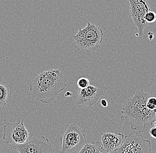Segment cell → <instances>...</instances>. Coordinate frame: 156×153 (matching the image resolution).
Returning a JSON list of instances; mask_svg holds the SVG:
<instances>
[{"label":"cell","instance_id":"1","mask_svg":"<svg viewBox=\"0 0 156 153\" xmlns=\"http://www.w3.org/2000/svg\"><path fill=\"white\" fill-rule=\"evenodd\" d=\"M151 96L143 90L136 92L134 96L124 104L120 117L123 123L130 126L132 130L146 133L156 120V110H151L146 106Z\"/></svg>","mask_w":156,"mask_h":153},{"label":"cell","instance_id":"2","mask_svg":"<svg viewBox=\"0 0 156 153\" xmlns=\"http://www.w3.org/2000/svg\"><path fill=\"white\" fill-rule=\"evenodd\" d=\"M67 81L60 70L48 69L29 83V90L35 101L48 104L66 88Z\"/></svg>","mask_w":156,"mask_h":153},{"label":"cell","instance_id":"3","mask_svg":"<svg viewBox=\"0 0 156 153\" xmlns=\"http://www.w3.org/2000/svg\"><path fill=\"white\" fill-rule=\"evenodd\" d=\"M102 29L94 24L88 23L87 26L80 29L72 37L74 46L79 50L87 53L98 51L103 40Z\"/></svg>","mask_w":156,"mask_h":153},{"label":"cell","instance_id":"4","mask_svg":"<svg viewBox=\"0 0 156 153\" xmlns=\"http://www.w3.org/2000/svg\"><path fill=\"white\" fill-rule=\"evenodd\" d=\"M107 87L102 79L92 77L87 87L83 89L76 87L73 93L75 102L79 108H90L98 104L105 96Z\"/></svg>","mask_w":156,"mask_h":153},{"label":"cell","instance_id":"5","mask_svg":"<svg viewBox=\"0 0 156 153\" xmlns=\"http://www.w3.org/2000/svg\"><path fill=\"white\" fill-rule=\"evenodd\" d=\"M85 132L75 123L67 125L60 138V153H79L87 143Z\"/></svg>","mask_w":156,"mask_h":153},{"label":"cell","instance_id":"6","mask_svg":"<svg viewBox=\"0 0 156 153\" xmlns=\"http://www.w3.org/2000/svg\"><path fill=\"white\" fill-rule=\"evenodd\" d=\"M12 148L19 153H54V147L48 139L41 135H36L25 143L13 145Z\"/></svg>","mask_w":156,"mask_h":153},{"label":"cell","instance_id":"7","mask_svg":"<svg viewBox=\"0 0 156 153\" xmlns=\"http://www.w3.org/2000/svg\"><path fill=\"white\" fill-rule=\"evenodd\" d=\"M152 144L149 140L143 138L139 132L135 135L131 134L125 138L123 144L115 151V153H151Z\"/></svg>","mask_w":156,"mask_h":153},{"label":"cell","instance_id":"8","mask_svg":"<svg viewBox=\"0 0 156 153\" xmlns=\"http://www.w3.org/2000/svg\"><path fill=\"white\" fill-rule=\"evenodd\" d=\"M129 3L130 15L134 25L138 29L137 36H142L144 29L148 25L145 20L147 12L151 10V5L148 0H127Z\"/></svg>","mask_w":156,"mask_h":153},{"label":"cell","instance_id":"9","mask_svg":"<svg viewBox=\"0 0 156 153\" xmlns=\"http://www.w3.org/2000/svg\"><path fill=\"white\" fill-rule=\"evenodd\" d=\"M3 139L7 144L13 145L25 143L28 140L29 132L20 120L13 123H6L3 129Z\"/></svg>","mask_w":156,"mask_h":153},{"label":"cell","instance_id":"10","mask_svg":"<svg viewBox=\"0 0 156 153\" xmlns=\"http://www.w3.org/2000/svg\"><path fill=\"white\" fill-rule=\"evenodd\" d=\"M124 135L121 133H104L101 134L103 151L107 153L115 151L123 144Z\"/></svg>","mask_w":156,"mask_h":153},{"label":"cell","instance_id":"11","mask_svg":"<svg viewBox=\"0 0 156 153\" xmlns=\"http://www.w3.org/2000/svg\"><path fill=\"white\" fill-rule=\"evenodd\" d=\"M12 94L11 85L0 80V108L11 102Z\"/></svg>","mask_w":156,"mask_h":153},{"label":"cell","instance_id":"12","mask_svg":"<svg viewBox=\"0 0 156 153\" xmlns=\"http://www.w3.org/2000/svg\"><path fill=\"white\" fill-rule=\"evenodd\" d=\"M103 151L102 145L96 141L91 144L87 143L79 153H103Z\"/></svg>","mask_w":156,"mask_h":153},{"label":"cell","instance_id":"13","mask_svg":"<svg viewBox=\"0 0 156 153\" xmlns=\"http://www.w3.org/2000/svg\"><path fill=\"white\" fill-rule=\"evenodd\" d=\"M89 84V80L85 77H82L79 78L77 82L78 87L81 89H83L87 87Z\"/></svg>","mask_w":156,"mask_h":153},{"label":"cell","instance_id":"14","mask_svg":"<svg viewBox=\"0 0 156 153\" xmlns=\"http://www.w3.org/2000/svg\"><path fill=\"white\" fill-rule=\"evenodd\" d=\"M145 20L148 24H151L154 22L156 20L155 12L151 10L148 11L145 16Z\"/></svg>","mask_w":156,"mask_h":153},{"label":"cell","instance_id":"15","mask_svg":"<svg viewBox=\"0 0 156 153\" xmlns=\"http://www.w3.org/2000/svg\"><path fill=\"white\" fill-rule=\"evenodd\" d=\"M146 106L148 109L151 110H156V97H151L148 98L146 103Z\"/></svg>","mask_w":156,"mask_h":153},{"label":"cell","instance_id":"16","mask_svg":"<svg viewBox=\"0 0 156 153\" xmlns=\"http://www.w3.org/2000/svg\"><path fill=\"white\" fill-rule=\"evenodd\" d=\"M150 134L151 137L153 138H154L156 139V127H152L150 130Z\"/></svg>","mask_w":156,"mask_h":153},{"label":"cell","instance_id":"17","mask_svg":"<svg viewBox=\"0 0 156 153\" xmlns=\"http://www.w3.org/2000/svg\"><path fill=\"white\" fill-rule=\"evenodd\" d=\"M100 103H101V105H102V107L106 108L108 106V102H107V100H105V99H102L100 101Z\"/></svg>","mask_w":156,"mask_h":153},{"label":"cell","instance_id":"18","mask_svg":"<svg viewBox=\"0 0 156 153\" xmlns=\"http://www.w3.org/2000/svg\"><path fill=\"white\" fill-rule=\"evenodd\" d=\"M73 95V93L71 92L68 91L66 92V93H65V97H68V96H71Z\"/></svg>","mask_w":156,"mask_h":153},{"label":"cell","instance_id":"19","mask_svg":"<svg viewBox=\"0 0 156 153\" xmlns=\"http://www.w3.org/2000/svg\"><path fill=\"white\" fill-rule=\"evenodd\" d=\"M151 34H150L149 33H148L149 36V39H150V40H153V38H154V34H153V33H151Z\"/></svg>","mask_w":156,"mask_h":153},{"label":"cell","instance_id":"20","mask_svg":"<svg viewBox=\"0 0 156 153\" xmlns=\"http://www.w3.org/2000/svg\"><path fill=\"white\" fill-rule=\"evenodd\" d=\"M154 126L156 127V120L154 122Z\"/></svg>","mask_w":156,"mask_h":153},{"label":"cell","instance_id":"21","mask_svg":"<svg viewBox=\"0 0 156 153\" xmlns=\"http://www.w3.org/2000/svg\"></svg>","mask_w":156,"mask_h":153}]
</instances>
